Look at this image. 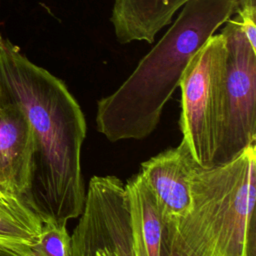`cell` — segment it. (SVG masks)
Listing matches in <instances>:
<instances>
[{"label":"cell","mask_w":256,"mask_h":256,"mask_svg":"<svg viewBox=\"0 0 256 256\" xmlns=\"http://www.w3.org/2000/svg\"><path fill=\"white\" fill-rule=\"evenodd\" d=\"M0 85L27 118L35 141L32 202L42 219L67 224L86 197L81 150L87 125L66 84L0 35Z\"/></svg>","instance_id":"obj_1"},{"label":"cell","mask_w":256,"mask_h":256,"mask_svg":"<svg viewBox=\"0 0 256 256\" xmlns=\"http://www.w3.org/2000/svg\"><path fill=\"white\" fill-rule=\"evenodd\" d=\"M234 14V0H190L131 75L97 102L96 127L110 142L141 140L157 127L191 58Z\"/></svg>","instance_id":"obj_2"},{"label":"cell","mask_w":256,"mask_h":256,"mask_svg":"<svg viewBox=\"0 0 256 256\" xmlns=\"http://www.w3.org/2000/svg\"><path fill=\"white\" fill-rule=\"evenodd\" d=\"M256 145L229 162L197 166L190 205L162 239L188 256H255Z\"/></svg>","instance_id":"obj_3"},{"label":"cell","mask_w":256,"mask_h":256,"mask_svg":"<svg viewBox=\"0 0 256 256\" xmlns=\"http://www.w3.org/2000/svg\"><path fill=\"white\" fill-rule=\"evenodd\" d=\"M225 52L223 35L213 34L188 62L179 83L182 140L204 168L213 166L220 139Z\"/></svg>","instance_id":"obj_4"},{"label":"cell","mask_w":256,"mask_h":256,"mask_svg":"<svg viewBox=\"0 0 256 256\" xmlns=\"http://www.w3.org/2000/svg\"><path fill=\"white\" fill-rule=\"evenodd\" d=\"M225 24L222 124L213 165L231 161L256 141V50L236 18Z\"/></svg>","instance_id":"obj_5"},{"label":"cell","mask_w":256,"mask_h":256,"mask_svg":"<svg viewBox=\"0 0 256 256\" xmlns=\"http://www.w3.org/2000/svg\"><path fill=\"white\" fill-rule=\"evenodd\" d=\"M70 256H145L131 221L124 183L116 176H93L71 235Z\"/></svg>","instance_id":"obj_6"},{"label":"cell","mask_w":256,"mask_h":256,"mask_svg":"<svg viewBox=\"0 0 256 256\" xmlns=\"http://www.w3.org/2000/svg\"><path fill=\"white\" fill-rule=\"evenodd\" d=\"M34 164L35 141L29 122L0 85V194L32 202Z\"/></svg>","instance_id":"obj_7"},{"label":"cell","mask_w":256,"mask_h":256,"mask_svg":"<svg viewBox=\"0 0 256 256\" xmlns=\"http://www.w3.org/2000/svg\"><path fill=\"white\" fill-rule=\"evenodd\" d=\"M197 166L183 140L141 164L139 174L152 191L164 224L187 212L191 179Z\"/></svg>","instance_id":"obj_8"},{"label":"cell","mask_w":256,"mask_h":256,"mask_svg":"<svg viewBox=\"0 0 256 256\" xmlns=\"http://www.w3.org/2000/svg\"><path fill=\"white\" fill-rule=\"evenodd\" d=\"M190 0H115L110 21L119 43H152L176 11Z\"/></svg>","instance_id":"obj_9"},{"label":"cell","mask_w":256,"mask_h":256,"mask_svg":"<svg viewBox=\"0 0 256 256\" xmlns=\"http://www.w3.org/2000/svg\"><path fill=\"white\" fill-rule=\"evenodd\" d=\"M124 188L131 221L145 256H160L164 222L152 191L139 173L130 178Z\"/></svg>","instance_id":"obj_10"},{"label":"cell","mask_w":256,"mask_h":256,"mask_svg":"<svg viewBox=\"0 0 256 256\" xmlns=\"http://www.w3.org/2000/svg\"><path fill=\"white\" fill-rule=\"evenodd\" d=\"M43 219L25 198L0 194V245H33L38 240Z\"/></svg>","instance_id":"obj_11"},{"label":"cell","mask_w":256,"mask_h":256,"mask_svg":"<svg viewBox=\"0 0 256 256\" xmlns=\"http://www.w3.org/2000/svg\"><path fill=\"white\" fill-rule=\"evenodd\" d=\"M6 252L13 256H70L71 235L66 224L45 219L35 244Z\"/></svg>","instance_id":"obj_12"},{"label":"cell","mask_w":256,"mask_h":256,"mask_svg":"<svg viewBox=\"0 0 256 256\" xmlns=\"http://www.w3.org/2000/svg\"><path fill=\"white\" fill-rule=\"evenodd\" d=\"M234 13L249 44L256 50V0H234Z\"/></svg>","instance_id":"obj_13"},{"label":"cell","mask_w":256,"mask_h":256,"mask_svg":"<svg viewBox=\"0 0 256 256\" xmlns=\"http://www.w3.org/2000/svg\"><path fill=\"white\" fill-rule=\"evenodd\" d=\"M160 256H188L185 253L181 252L177 248L169 245L162 239L161 244V250H160Z\"/></svg>","instance_id":"obj_14"},{"label":"cell","mask_w":256,"mask_h":256,"mask_svg":"<svg viewBox=\"0 0 256 256\" xmlns=\"http://www.w3.org/2000/svg\"><path fill=\"white\" fill-rule=\"evenodd\" d=\"M0 256H13V255H11V254L7 253L6 251H4V250H1V249H0Z\"/></svg>","instance_id":"obj_15"}]
</instances>
